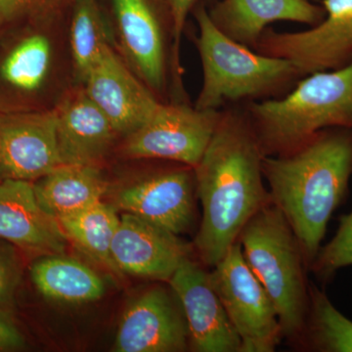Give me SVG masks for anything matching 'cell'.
Segmentation results:
<instances>
[{"instance_id": "8", "label": "cell", "mask_w": 352, "mask_h": 352, "mask_svg": "<svg viewBox=\"0 0 352 352\" xmlns=\"http://www.w3.org/2000/svg\"><path fill=\"white\" fill-rule=\"evenodd\" d=\"M221 111L183 104H161L154 115L127 135L124 153L133 159H157L195 168L214 135Z\"/></svg>"}, {"instance_id": "16", "label": "cell", "mask_w": 352, "mask_h": 352, "mask_svg": "<svg viewBox=\"0 0 352 352\" xmlns=\"http://www.w3.org/2000/svg\"><path fill=\"white\" fill-rule=\"evenodd\" d=\"M208 13L222 34L251 50L272 23L288 21L314 27L326 14L309 0H221Z\"/></svg>"}, {"instance_id": "13", "label": "cell", "mask_w": 352, "mask_h": 352, "mask_svg": "<svg viewBox=\"0 0 352 352\" xmlns=\"http://www.w3.org/2000/svg\"><path fill=\"white\" fill-rule=\"evenodd\" d=\"M194 245L179 235L124 212L113 236L112 256L122 274L155 281H170Z\"/></svg>"}, {"instance_id": "10", "label": "cell", "mask_w": 352, "mask_h": 352, "mask_svg": "<svg viewBox=\"0 0 352 352\" xmlns=\"http://www.w3.org/2000/svg\"><path fill=\"white\" fill-rule=\"evenodd\" d=\"M188 349V326L182 305L170 286L157 285L126 307L113 351L182 352Z\"/></svg>"}, {"instance_id": "18", "label": "cell", "mask_w": 352, "mask_h": 352, "mask_svg": "<svg viewBox=\"0 0 352 352\" xmlns=\"http://www.w3.org/2000/svg\"><path fill=\"white\" fill-rule=\"evenodd\" d=\"M120 43L143 82L161 90L166 82L163 34L147 0H113Z\"/></svg>"}, {"instance_id": "12", "label": "cell", "mask_w": 352, "mask_h": 352, "mask_svg": "<svg viewBox=\"0 0 352 352\" xmlns=\"http://www.w3.org/2000/svg\"><path fill=\"white\" fill-rule=\"evenodd\" d=\"M60 166L55 110L0 115L2 179L36 182Z\"/></svg>"}, {"instance_id": "6", "label": "cell", "mask_w": 352, "mask_h": 352, "mask_svg": "<svg viewBox=\"0 0 352 352\" xmlns=\"http://www.w3.org/2000/svg\"><path fill=\"white\" fill-rule=\"evenodd\" d=\"M210 271L215 291L241 340V352H273L282 337L276 309L249 267L239 241Z\"/></svg>"}, {"instance_id": "20", "label": "cell", "mask_w": 352, "mask_h": 352, "mask_svg": "<svg viewBox=\"0 0 352 352\" xmlns=\"http://www.w3.org/2000/svg\"><path fill=\"white\" fill-rule=\"evenodd\" d=\"M31 276L38 293L51 302L80 305L95 302L105 294L103 280L95 271L61 254L34 261Z\"/></svg>"}, {"instance_id": "19", "label": "cell", "mask_w": 352, "mask_h": 352, "mask_svg": "<svg viewBox=\"0 0 352 352\" xmlns=\"http://www.w3.org/2000/svg\"><path fill=\"white\" fill-rule=\"evenodd\" d=\"M38 205L54 219L102 201L108 183L95 166L62 164L34 183Z\"/></svg>"}, {"instance_id": "23", "label": "cell", "mask_w": 352, "mask_h": 352, "mask_svg": "<svg viewBox=\"0 0 352 352\" xmlns=\"http://www.w3.org/2000/svg\"><path fill=\"white\" fill-rule=\"evenodd\" d=\"M71 47L78 76L85 78L110 43L97 0H73Z\"/></svg>"}, {"instance_id": "2", "label": "cell", "mask_w": 352, "mask_h": 352, "mask_svg": "<svg viewBox=\"0 0 352 352\" xmlns=\"http://www.w3.org/2000/svg\"><path fill=\"white\" fill-rule=\"evenodd\" d=\"M271 201L298 238L309 270L329 220L344 203L352 175V129L333 127L278 156H264Z\"/></svg>"}, {"instance_id": "21", "label": "cell", "mask_w": 352, "mask_h": 352, "mask_svg": "<svg viewBox=\"0 0 352 352\" xmlns=\"http://www.w3.org/2000/svg\"><path fill=\"white\" fill-rule=\"evenodd\" d=\"M113 205L98 201L85 210L58 219L67 239L104 267L122 275L112 256L113 236L120 217Z\"/></svg>"}, {"instance_id": "30", "label": "cell", "mask_w": 352, "mask_h": 352, "mask_svg": "<svg viewBox=\"0 0 352 352\" xmlns=\"http://www.w3.org/2000/svg\"><path fill=\"white\" fill-rule=\"evenodd\" d=\"M1 180H2L1 175H0V182H1Z\"/></svg>"}, {"instance_id": "11", "label": "cell", "mask_w": 352, "mask_h": 352, "mask_svg": "<svg viewBox=\"0 0 352 352\" xmlns=\"http://www.w3.org/2000/svg\"><path fill=\"white\" fill-rule=\"evenodd\" d=\"M203 264V263H201ZM189 258L168 282L186 318L189 349L196 352H241L239 336L210 279V271Z\"/></svg>"}, {"instance_id": "25", "label": "cell", "mask_w": 352, "mask_h": 352, "mask_svg": "<svg viewBox=\"0 0 352 352\" xmlns=\"http://www.w3.org/2000/svg\"><path fill=\"white\" fill-rule=\"evenodd\" d=\"M352 265V210L340 217L339 228L333 239L321 247L310 265L318 279L329 281L338 270Z\"/></svg>"}, {"instance_id": "24", "label": "cell", "mask_w": 352, "mask_h": 352, "mask_svg": "<svg viewBox=\"0 0 352 352\" xmlns=\"http://www.w3.org/2000/svg\"><path fill=\"white\" fill-rule=\"evenodd\" d=\"M50 41L34 34L21 41L4 60L1 76L7 83L24 91L41 87L50 69Z\"/></svg>"}, {"instance_id": "29", "label": "cell", "mask_w": 352, "mask_h": 352, "mask_svg": "<svg viewBox=\"0 0 352 352\" xmlns=\"http://www.w3.org/2000/svg\"><path fill=\"white\" fill-rule=\"evenodd\" d=\"M25 347V339L9 310L0 307V352L16 351Z\"/></svg>"}, {"instance_id": "17", "label": "cell", "mask_w": 352, "mask_h": 352, "mask_svg": "<svg viewBox=\"0 0 352 352\" xmlns=\"http://www.w3.org/2000/svg\"><path fill=\"white\" fill-rule=\"evenodd\" d=\"M55 113L62 164L95 166L107 154L118 132L85 90L67 97Z\"/></svg>"}, {"instance_id": "22", "label": "cell", "mask_w": 352, "mask_h": 352, "mask_svg": "<svg viewBox=\"0 0 352 352\" xmlns=\"http://www.w3.org/2000/svg\"><path fill=\"white\" fill-rule=\"evenodd\" d=\"M309 310L296 349L318 352H352V321L340 314L327 295L309 286Z\"/></svg>"}, {"instance_id": "5", "label": "cell", "mask_w": 352, "mask_h": 352, "mask_svg": "<svg viewBox=\"0 0 352 352\" xmlns=\"http://www.w3.org/2000/svg\"><path fill=\"white\" fill-rule=\"evenodd\" d=\"M195 16L203 68L198 110L219 111L227 103L272 96L302 78L288 60L261 54L222 34L203 7Z\"/></svg>"}, {"instance_id": "15", "label": "cell", "mask_w": 352, "mask_h": 352, "mask_svg": "<svg viewBox=\"0 0 352 352\" xmlns=\"http://www.w3.org/2000/svg\"><path fill=\"white\" fill-rule=\"evenodd\" d=\"M0 240L50 256L63 254L68 239L58 220L38 205L32 182L2 179Z\"/></svg>"}, {"instance_id": "3", "label": "cell", "mask_w": 352, "mask_h": 352, "mask_svg": "<svg viewBox=\"0 0 352 352\" xmlns=\"http://www.w3.org/2000/svg\"><path fill=\"white\" fill-rule=\"evenodd\" d=\"M245 113L265 156L293 151L324 129H352V62L305 76L284 97L252 101Z\"/></svg>"}, {"instance_id": "7", "label": "cell", "mask_w": 352, "mask_h": 352, "mask_svg": "<svg viewBox=\"0 0 352 352\" xmlns=\"http://www.w3.org/2000/svg\"><path fill=\"white\" fill-rule=\"evenodd\" d=\"M325 17L303 32L264 31L254 51L292 62L300 75L332 71L352 62V0H323Z\"/></svg>"}, {"instance_id": "14", "label": "cell", "mask_w": 352, "mask_h": 352, "mask_svg": "<svg viewBox=\"0 0 352 352\" xmlns=\"http://www.w3.org/2000/svg\"><path fill=\"white\" fill-rule=\"evenodd\" d=\"M85 94L118 133L129 135L145 124L162 103L132 75L111 46L83 78Z\"/></svg>"}, {"instance_id": "9", "label": "cell", "mask_w": 352, "mask_h": 352, "mask_svg": "<svg viewBox=\"0 0 352 352\" xmlns=\"http://www.w3.org/2000/svg\"><path fill=\"white\" fill-rule=\"evenodd\" d=\"M195 196L194 168L184 166L150 173L124 187L113 206L180 236L195 223Z\"/></svg>"}, {"instance_id": "28", "label": "cell", "mask_w": 352, "mask_h": 352, "mask_svg": "<svg viewBox=\"0 0 352 352\" xmlns=\"http://www.w3.org/2000/svg\"><path fill=\"white\" fill-rule=\"evenodd\" d=\"M198 0H168L173 22V59L175 66L179 71V48L182 32L186 23L187 16Z\"/></svg>"}, {"instance_id": "27", "label": "cell", "mask_w": 352, "mask_h": 352, "mask_svg": "<svg viewBox=\"0 0 352 352\" xmlns=\"http://www.w3.org/2000/svg\"><path fill=\"white\" fill-rule=\"evenodd\" d=\"M69 1V0H0V21L7 22L21 18H46L56 13Z\"/></svg>"}, {"instance_id": "26", "label": "cell", "mask_w": 352, "mask_h": 352, "mask_svg": "<svg viewBox=\"0 0 352 352\" xmlns=\"http://www.w3.org/2000/svg\"><path fill=\"white\" fill-rule=\"evenodd\" d=\"M0 241V307L10 311L20 283L19 258L10 243Z\"/></svg>"}, {"instance_id": "1", "label": "cell", "mask_w": 352, "mask_h": 352, "mask_svg": "<svg viewBox=\"0 0 352 352\" xmlns=\"http://www.w3.org/2000/svg\"><path fill=\"white\" fill-rule=\"evenodd\" d=\"M264 156L245 113L221 111L214 135L194 168L203 215L193 245L204 265L219 263L247 222L272 203L264 186Z\"/></svg>"}, {"instance_id": "4", "label": "cell", "mask_w": 352, "mask_h": 352, "mask_svg": "<svg viewBox=\"0 0 352 352\" xmlns=\"http://www.w3.org/2000/svg\"><path fill=\"white\" fill-rule=\"evenodd\" d=\"M243 254L276 309L282 337L298 346L308 310V266L298 238L279 208H261L239 235Z\"/></svg>"}]
</instances>
